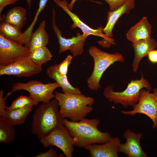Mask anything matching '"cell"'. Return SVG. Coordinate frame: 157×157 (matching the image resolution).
<instances>
[{
	"label": "cell",
	"instance_id": "cell-1",
	"mask_svg": "<svg viewBox=\"0 0 157 157\" xmlns=\"http://www.w3.org/2000/svg\"><path fill=\"white\" fill-rule=\"evenodd\" d=\"M99 120L84 118L78 122L63 119L64 126L73 138L74 146L84 148L93 144L103 143L108 141L111 138L107 132L99 130L98 126Z\"/></svg>",
	"mask_w": 157,
	"mask_h": 157
},
{
	"label": "cell",
	"instance_id": "cell-2",
	"mask_svg": "<svg viewBox=\"0 0 157 157\" xmlns=\"http://www.w3.org/2000/svg\"><path fill=\"white\" fill-rule=\"evenodd\" d=\"M57 100L52 99L43 103L34 111L31 123L32 133L39 139L64 125L63 119L58 109Z\"/></svg>",
	"mask_w": 157,
	"mask_h": 157
},
{
	"label": "cell",
	"instance_id": "cell-3",
	"mask_svg": "<svg viewBox=\"0 0 157 157\" xmlns=\"http://www.w3.org/2000/svg\"><path fill=\"white\" fill-rule=\"evenodd\" d=\"M55 99L57 101L60 114L63 119L78 122L85 118L93 110L94 103L92 97L81 94H69L56 92Z\"/></svg>",
	"mask_w": 157,
	"mask_h": 157
},
{
	"label": "cell",
	"instance_id": "cell-4",
	"mask_svg": "<svg viewBox=\"0 0 157 157\" xmlns=\"http://www.w3.org/2000/svg\"><path fill=\"white\" fill-rule=\"evenodd\" d=\"M141 75L140 79L132 80L122 92H115L112 86H107L103 90L104 95L109 101L121 104L124 108L133 106L138 101L141 89L144 88L149 92L152 88L149 82L144 78L142 72Z\"/></svg>",
	"mask_w": 157,
	"mask_h": 157
},
{
	"label": "cell",
	"instance_id": "cell-5",
	"mask_svg": "<svg viewBox=\"0 0 157 157\" xmlns=\"http://www.w3.org/2000/svg\"><path fill=\"white\" fill-rule=\"evenodd\" d=\"M89 53L93 59L94 66L92 72L87 78V82L90 89L97 91L101 87L100 79L106 70L115 62H123L125 60L119 53H110L101 51L94 46L90 47Z\"/></svg>",
	"mask_w": 157,
	"mask_h": 157
},
{
	"label": "cell",
	"instance_id": "cell-6",
	"mask_svg": "<svg viewBox=\"0 0 157 157\" xmlns=\"http://www.w3.org/2000/svg\"><path fill=\"white\" fill-rule=\"evenodd\" d=\"M60 87L56 82L44 84L36 80H31L26 83L18 82L14 84L10 92L19 90H24L28 92L29 96L37 104L40 102L47 103L55 98L54 90Z\"/></svg>",
	"mask_w": 157,
	"mask_h": 157
},
{
	"label": "cell",
	"instance_id": "cell-7",
	"mask_svg": "<svg viewBox=\"0 0 157 157\" xmlns=\"http://www.w3.org/2000/svg\"><path fill=\"white\" fill-rule=\"evenodd\" d=\"M133 107L132 110L121 112L125 115H145L152 121L153 127L157 128V88H154L152 93L147 90L141 89L138 101Z\"/></svg>",
	"mask_w": 157,
	"mask_h": 157
},
{
	"label": "cell",
	"instance_id": "cell-8",
	"mask_svg": "<svg viewBox=\"0 0 157 157\" xmlns=\"http://www.w3.org/2000/svg\"><path fill=\"white\" fill-rule=\"evenodd\" d=\"M40 139L43 147L47 148L56 147L63 152L66 157H72L74 141L64 125L55 129L48 135Z\"/></svg>",
	"mask_w": 157,
	"mask_h": 157
},
{
	"label": "cell",
	"instance_id": "cell-9",
	"mask_svg": "<svg viewBox=\"0 0 157 157\" xmlns=\"http://www.w3.org/2000/svg\"><path fill=\"white\" fill-rule=\"evenodd\" d=\"M42 66L34 63L29 56L17 58L6 65H0V75H13L18 77H30L40 73Z\"/></svg>",
	"mask_w": 157,
	"mask_h": 157
},
{
	"label": "cell",
	"instance_id": "cell-10",
	"mask_svg": "<svg viewBox=\"0 0 157 157\" xmlns=\"http://www.w3.org/2000/svg\"><path fill=\"white\" fill-rule=\"evenodd\" d=\"M55 11L52 9V23L53 29L55 33L59 44V53H62L69 50L73 56L76 57L81 55L84 51L85 40L88 36L84 34H81L78 32L76 36L66 38L62 36L61 31L56 24Z\"/></svg>",
	"mask_w": 157,
	"mask_h": 157
},
{
	"label": "cell",
	"instance_id": "cell-11",
	"mask_svg": "<svg viewBox=\"0 0 157 157\" xmlns=\"http://www.w3.org/2000/svg\"><path fill=\"white\" fill-rule=\"evenodd\" d=\"M30 52L28 47L0 35V65H8L17 58L29 56Z\"/></svg>",
	"mask_w": 157,
	"mask_h": 157
},
{
	"label": "cell",
	"instance_id": "cell-12",
	"mask_svg": "<svg viewBox=\"0 0 157 157\" xmlns=\"http://www.w3.org/2000/svg\"><path fill=\"white\" fill-rule=\"evenodd\" d=\"M53 1L58 6L61 8L71 19L73 22L71 26L72 28L74 29L76 27H78L81 30L83 34L88 36L92 35L102 37L104 38V41L99 42H102L103 43L105 42V43H107L108 47L111 44H115L114 40L113 39L108 37L103 33V28L102 26H100L97 29H94L81 21L76 14L72 13L69 9L68 7V4L67 1L53 0Z\"/></svg>",
	"mask_w": 157,
	"mask_h": 157
},
{
	"label": "cell",
	"instance_id": "cell-13",
	"mask_svg": "<svg viewBox=\"0 0 157 157\" xmlns=\"http://www.w3.org/2000/svg\"><path fill=\"white\" fill-rule=\"evenodd\" d=\"M125 143H120L119 152L123 153L129 157H147V154L143 150L140 144L142 137L140 133H136L127 129L124 133Z\"/></svg>",
	"mask_w": 157,
	"mask_h": 157
},
{
	"label": "cell",
	"instance_id": "cell-14",
	"mask_svg": "<svg viewBox=\"0 0 157 157\" xmlns=\"http://www.w3.org/2000/svg\"><path fill=\"white\" fill-rule=\"evenodd\" d=\"M121 143L118 137H111L108 141L102 144H93L84 148L89 152L90 157H117Z\"/></svg>",
	"mask_w": 157,
	"mask_h": 157
},
{
	"label": "cell",
	"instance_id": "cell-15",
	"mask_svg": "<svg viewBox=\"0 0 157 157\" xmlns=\"http://www.w3.org/2000/svg\"><path fill=\"white\" fill-rule=\"evenodd\" d=\"M134 52V57L132 64L133 71L136 72L141 59L148 55L151 51L157 47V42L151 37L141 39L132 43Z\"/></svg>",
	"mask_w": 157,
	"mask_h": 157
},
{
	"label": "cell",
	"instance_id": "cell-16",
	"mask_svg": "<svg viewBox=\"0 0 157 157\" xmlns=\"http://www.w3.org/2000/svg\"><path fill=\"white\" fill-rule=\"evenodd\" d=\"M135 6V0H127L119 8L113 11L108 12L107 23L103 29V33L107 37L109 38L113 37V28L117 20L124 14L129 13Z\"/></svg>",
	"mask_w": 157,
	"mask_h": 157
},
{
	"label": "cell",
	"instance_id": "cell-17",
	"mask_svg": "<svg viewBox=\"0 0 157 157\" xmlns=\"http://www.w3.org/2000/svg\"><path fill=\"white\" fill-rule=\"evenodd\" d=\"M151 26L147 18L145 17L127 31L126 36L127 39L132 43L143 39L150 38Z\"/></svg>",
	"mask_w": 157,
	"mask_h": 157
},
{
	"label": "cell",
	"instance_id": "cell-18",
	"mask_svg": "<svg viewBox=\"0 0 157 157\" xmlns=\"http://www.w3.org/2000/svg\"><path fill=\"white\" fill-rule=\"evenodd\" d=\"M57 65L54 64L48 67L47 70L48 76L56 81L60 85L64 93L69 94H81L78 88L73 86L68 81L67 76H64L58 72Z\"/></svg>",
	"mask_w": 157,
	"mask_h": 157
},
{
	"label": "cell",
	"instance_id": "cell-19",
	"mask_svg": "<svg viewBox=\"0 0 157 157\" xmlns=\"http://www.w3.org/2000/svg\"><path fill=\"white\" fill-rule=\"evenodd\" d=\"M33 106L28 105L21 108L13 110L6 109L1 116L13 126L21 125L24 122Z\"/></svg>",
	"mask_w": 157,
	"mask_h": 157
},
{
	"label": "cell",
	"instance_id": "cell-20",
	"mask_svg": "<svg viewBox=\"0 0 157 157\" xmlns=\"http://www.w3.org/2000/svg\"><path fill=\"white\" fill-rule=\"evenodd\" d=\"M46 21L43 20L32 34L28 47L30 52L38 48L46 46L49 42V35L45 30Z\"/></svg>",
	"mask_w": 157,
	"mask_h": 157
},
{
	"label": "cell",
	"instance_id": "cell-21",
	"mask_svg": "<svg viewBox=\"0 0 157 157\" xmlns=\"http://www.w3.org/2000/svg\"><path fill=\"white\" fill-rule=\"evenodd\" d=\"M26 10L20 6H16L10 9L2 17L1 21L8 23L21 29L26 19Z\"/></svg>",
	"mask_w": 157,
	"mask_h": 157
},
{
	"label": "cell",
	"instance_id": "cell-22",
	"mask_svg": "<svg viewBox=\"0 0 157 157\" xmlns=\"http://www.w3.org/2000/svg\"><path fill=\"white\" fill-rule=\"evenodd\" d=\"M21 29L8 23L1 21L0 24V35L5 38L22 45L24 44L23 33Z\"/></svg>",
	"mask_w": 157,
	"mask_h": 157
},
{
	"label": "cell",
	"instance_id": "cell-23",
	"mask_svg": "<svg viewBox=\"0 0 157 157\" xmlns=\"http://www.w3.org/2000/svg\"><path fill=\"white\" fill-rule=\"evenodd\" d=\"M12 126L3 117H0V142L8 144L15 138V130Z\"/></svg>",
	"mask_w": 157,
	"mask_h": 157
},
{
	"label": "cell",
	"instance_id": "cell-24",
	"mask_svg": "<svg viewBox=\"0 0 157 157\" xmlns=\"http://www.w3.org/2000/svg\"><path fill=\"white\" fill-rule=\"evenodd\" d=\"M28 56L34 63L42 66L51 59L52 55L48 49L44 46L31 51Z\"/></svg>",
	"mask_w": 157,
	"mask_h": 157
},
{
	"label": "cell",
	"instance_id": "cell-25",
	"mask_svg": "<svg viewBox=\"0 0 157 157\" xmlns=\"http://www.w3.org/2000/svg\"><path fill=\"white\" fill-rule=\"evenodd\" d=\"M49 0H40L38 8L32 23L26 30L23 33L25 46L28 47L31 36L33 33V29L38 20V17L45 7Z\"/></svg>",
	"mask_w": 157,
	"mask_h": 157
},
{
	"label": "cell",
	"instance_id": "cell-26",
	"mask_svg": "<svg viewBox=\"0 0 157 157\" xmlns=\"http://www.w3.org/2000/svg\"><path fill=\"white\" fill-rule=\"evenodd\" d=\"M37 105L35 101L29 96L22 95L14 100L10 106H6V109L8 110H15L23 108L28 105L36 106Z\"/></svg>",
	"mask_w": 157,
	"mask_h": 157
},
{
	"label": "cell",
	"instance_id": "cell-27",
	"mask_svg": "<svg viewBox=\"0 0 157 157\" xmlns=\"http://www.w3.org/2000/svg\"><path fill=\"white\" fill-rule=\"evenodd\" d=\"M73 58L71 55H68L65 59L60 64L57 65V69L59 73L62 75L67 76L68 68Z\"/></svg>",
	"mask_w": 157,
	"mask_h": 157
},
{
	"label": "cell",
	"instance_id": "cell-28",
	"mask_svg": "<svg viewBox=\"0 0 157 157\" xmlns=\"http://www.w3.org/2000/svg\"><path fill=\"white\" fill-rule=\"evenodd\" d=\"M108 4L110 11H113L119 8L127 0H105Z\"/></svg>",
	"mask_w": 157,
	"mask_h": 157
},
{
	"label": "cell",
	"instance_id": "cell-29",
	"mask_svg": "<svg viewBox=\"0 0 157 157\" xmlns=\"http://www.w3.org/2000/svg\"><path fill=\"white\" fill-rule=\"evenodd\" d=\"M4 92L2 90L0 91V116H2L6 110V100L7 98L11 94L10 92L8 93L6 96L3 97Z\"/></svg>",
	"mask_w": 157,
	"mask_h": 157
},
{
	"label": "cell",
	"instance_id": "cell-30",
	"mask_svg": "<svg viewBox=\"0 0 157 157\" xmlns=\"http://www.w3.org/2000/svg\"><path fill=\"white\" fill-rule=\"evenodd\" d=\"M47 151L40 153L34 157H57L58 154L56 151L52 147Z\"/></svg>",
	"mask_w": 157,
	"mask_h": 157
},
{
	"label": "cell",
	"instance_id": "cell-31",
	"mask_svg": "<svg viewBox=\"0 0 157 157\" xmlns=\"http://www.w3.org/2000/svg\"><path fill=\"white\" fill-rule=\"evenodd\" d=\"M19 0H0V20L2 18L1 13L4 8L6 6L14 4Z\"/></svg>",
	"mask_w": 157,
	"mask_h": 157
},
{
	"label": "cell",
	"instance_id": "cell-32",
	"mask_svg": "<svg viewBox=\"0 0 157 157\" xmlns=\"http://www.w3.org/2000/svg\"><path fill=\"white\" fill-rule=\"evenodd\" d=\"M148 59L149 60L153 63H157V50L153 49L149 53Z\"/></svg>",
	"mask_w": 157,
	"mask_h": 157
},
{
	"label": "cell",
	"instance_id": "cell-33",
	"mask_svg": "<svg viewBox=\"0 0 157 157\" xmlns=\"http://www.w3.org/2000/svg\"><path fill=\"white\" fill-rule=\"evenodd\" d=\"M77 0H72L71 2L68 4V7L69 9L71 10L73 8L74 5Z\"/></svg>",
	"mask_w": 157,
	"mask_h": 157
},
{
	"label": "cell",
	"instance_id": "cell-34",
	"mask_svg": "<svg viewBox=\"0 0 157 157\" xmlns=\"http://www.w3.org/2000/svg\"><path fill=\"white\" fill-rule=\"evenodd\" d=\"M26 1L28 7L29 9L30 10L31 6L32 0H26Z\"/></svg>",
	"mask_w": 157,
	"mask_h": 157
}]
</instances>
